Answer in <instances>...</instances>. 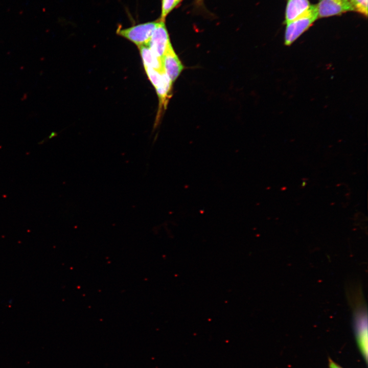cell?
<instances>
[{"mask_svg": "<svg viewBox=\"0 0 368 368\" xmlns=\"http://www.w3.org/2000/svg\"><path fill=\"white\" fill-rule=\"evenodd\" d=\"M179 4L178 0H162L161 14L159 20L165 21L166 16Z\"/></svg>", "mask_w": 368, "mask_h": 368, "instance_id": "9", "label": "cell"}, {"mask_svg": "<svg viewBox=\"0 0 368 368\" xmlns=\"http://www.w3.org/2000/svg\"><path fill=\"white\" fill-rule=\"evenodd\" d=\"M318 18L317 5H311L304 13L286 24L284 44L291 45L303 33L307 31Z\"/></svg>", "mask_w": 368, "mask_h": 368, "instance_id": "1", "label": "cell"}, {"mask_svg": "<svg viewBox=\"0 0 368 368\" xmlns=\"http://www.w3.org/2000/svg\"><path fill=\"white\" fill-rule=\"evenodd\" d=\"M354 7L355 11H357L365 17L367 15V0H351Z\"/></svg>", "mask_w": 368, "mask_h": 368, "instance_id": "10", "label": "cell"}, {"mask_svg": "<svg viewBox=\"0 0 368 368\" xmlns=\"http://www.w3.org/2000/svg\"><path fill=\"white\" fill-rule=\"evenodd\" d=\"M159 22L158 20L140 24L128 28H118L116 32L118 35L129 40L138 47L148 45Z\"/></svg>", "mask_w": 368, "mask_h": 368, "instance_id": "2", "label": "cell"}, {"mask_svg": "<svg viewBox=\"0 0 368 368\" xmlns=\"http://www.w3.org/2000/svg\"><path fill=\"white\" fill-rule=\"evenodd\" d=\"M182 0H178L179 2L180 3Z\"/></svg>", "mask_w": 368, "mask_h": 368, "instance_id": "12", "label": "cell"}, {"mask_svg": "<svg viewBox=\"0 0 368 368\" xmlns=\"http://www.w3.org/2000/svg\"><path fill=\"white\" fill-rule=\"evenodd\" d=\"M162 62L165 73L171 82L174 83L183 70V66L174 52L172 44L166 51L162 58Z\"/></svg>", "mask_w": 368, "mask_h": 368, "instance_id": "6", "label": "cell"}, {"mask_svg": "<svg viewBox=\"0 0 368 368\" xmlns=\"http://www.w3.org/2000/svg\"><path fill=\"white\" fill-rule=\"evenodd\" d=\"M310 5L308 0H288L285 12L286 24L305 12Z\"/></svg>", "mask_w": 368, "mask_h": 368, "instance_id": "7", "label": "cell"}, {"mask_svg": "<svg viewBox=\"0 0 368 368\" xmlns=\"http://www.w3.org/2000/svg\"><path fill=\"white\" fill-rule=\"evenodd\" d=\"M197 1H199V2H200L201 0H197Z\"/></svg>", "mask_w": 368, "mask_h": 368, "instance_id": "13", "label": "cell"}, {"mask_svg": "<svg viewBox=\"0 0 368 368\" xmlns=\"http://www.w3.org/2000/svg\"><path fill=\"white\" fill-rule=\"evenodd\" d=\"M144 67H149L160 72H164L162 60L156 57L147 45L138 47Z\"/></svg>", "mask_w": 368, "mask_h": 368, "instance_id": "8", "label": "cell"}, {"mask_svg": "<svg viewBox=\"0 0 368 368\" xmlns=\"http://www.w3.org/2000/svg\"><path fill=\"white\" fill-rule=\"evenodd\" d=\"M159 20L148 45L153 53L162 60L171 43L165 21Z\"/></svg>", "mask_w": 368, "mask_h": 368, "instance_id": "5", "label": "cell"}, {"mask_svg": "<svg viewBox=\"0 0 368 368\" xmlns=\"http://www.w3.org/2000/svg\"><path fill=\"white\" fill-rule=\"evenodd\" d=\"M353 327L360 352L366 363L367 360V315L364 305L360 304L353 313Z\"/></svg>", "mask_w": 368, "mask_h": 368, "instance_id": "3", "label": "cell"}, {"mask_svg": "<svg viewBox=\"0 0 368 368\" xmlns=\"http://www.w3.org/2000/svg\"><path fill=\"white\" fill-rule=\"evenodd\" d=\"M317 5L318 18H323L354 11L351 0H319Z\"/></svg>", "mask_w": 368, "mask_h": 368, "instance_id": "4", "label": "cell"}, {"mask_svg": "<svg viewBox=\"0 0 368 368\" xmlns=\"http://www.w3.org/2000/svg\"><path fill=\"white\" fill-rule=\"evenodd\" d=\"M329 368H342L330 358L329 359Z\"/></svg>", "mask_w": 368, "mask_h": 368, "instance_id": "11", "label": "cell"}]
</instances>
